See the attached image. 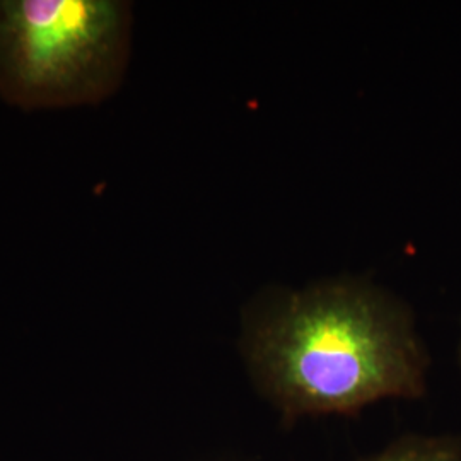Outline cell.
Returning <instances> with one entry per match:
<instances>
[{
  "mask_svg": "<svg viewBox=\"0 0 461 461\" xmlns=\"http://www.w3.org/2000/svg\"><path fill=\"white\" fill-rule=\"evenodd\" d=\"M245 339L251 376L289 420L354 415L384 398L426 393L428 354L411 312L367 284L279 297Z\"/></svg>",
  "mask_w": 461,
  "mask_h": 461,
  "instance_id": "obj_1",
  "label": "cell"
},
{
  "mask_svg": "<svg viewBox=\"0 0 461 461\" xmlns=\"http://www.w3.org/2000/svg\"><path fill=\"white\" fill-rule=\"evenodd\" d=\"M132 5L0 0V99L23 112L98 106L125 79Z\"/></svg>",
  "mask_w": 461,
  "mask_h": 461,
  "instance_id": "obj_2",
  "label": "cell"
},
{
  "mask_svg": "<svg viewBox=\"0 0 461 461\" xmlns=\"http://www.w3.org/2000/svg\"><path fill=\"white\" fill-rule=\"evenodd\" d=\"M366 461H461V441L453 436H409Z\"/></svg>",
  "mask_w": 461,
  "mask_h": 461,
  "instance_id": "obj_3",
  "label": "cell"
},
{
  "mask_svg": "<svg viewBox=\"0 0 461 461\" xmlns=\"http://www.w3.org/2000/svg\"><path fill=\"white\" fill-rule=\"evenodd\" d=\"M460 364H461V347H460Z\"/></svg>",
  "mask_w": 461,
  "mask_h": 461,
  "instance_id": "obj_4",
  "label": "cell"
}]
</instances>
